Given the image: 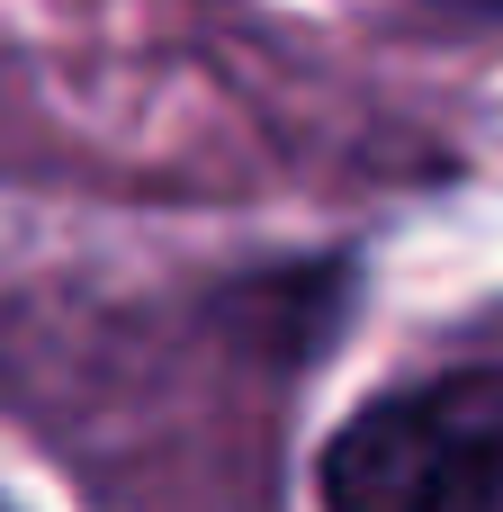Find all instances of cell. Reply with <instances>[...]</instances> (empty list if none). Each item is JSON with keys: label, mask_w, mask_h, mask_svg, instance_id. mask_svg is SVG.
Wrapping results in <instances>:
<instances>
[{"label": "cell", "mask_w": 503, "mask_h": 512, "mask_svg": "<svg viewBox=\"0 0 503 512\" xmlns=\"http://www.w3.org/2000/svg\"><path fill=\"white\" fill-rule=\"evenodd\" d=\"M324 512H503V378H423L360 405L315 468Z\"/></svg>", "instance_id": "obj_1"}, {"label": "cell", "mask_w": 503, "mask_h": 512, "mask_svg": "<svg viewBox=\"0 0 503 512\" xmlns=\"http://www.w3.org/2000/svg\"><path fill=\"white\" fill-rule=\"evenodd\" d=\"M0 512H9V504H0Z\"/></svg>", "instance_id": "obj_2"}]
</instances>
